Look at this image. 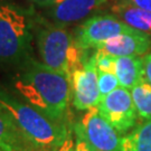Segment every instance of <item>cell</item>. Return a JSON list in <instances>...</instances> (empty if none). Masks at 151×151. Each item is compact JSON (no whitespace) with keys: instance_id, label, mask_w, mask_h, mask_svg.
<instances>
[{"instance_id":"cell-1","label":"cell","mask_w":151,"mask_h":151,"mask_svg":"<svg viewBox=\"0 0 151 151\" xmlns=\"http://www.w3.org/2000/svg\"><path fill=\"white\" fill-rule=\"evenodd\" d=\"M11 86L14 93L40 112L65 123L72 101L70 77L29 57L14 67Z\"/></svg>"},{"instance_id":"cell-2","label":"cell","mask_w":151,"mask_h":151,"mask_svg":"<svg viewBox=\"0 0 151 151\" xmlns=\"http://www.w3.org/2000/svg\"><path fill=\"white\" fill-rule=\"evenodd\" d=\"M0 108L40 151L54 150L72 134L66 123L50 119L22 97H17L16 94L4 88H0Z\"/></svg>"},{"instance_id":"cell-3","label":"cell","mask_w":151,"mask_h":151,"mask_svg":"<svg viewBox=\"0 0 151 151\" xmlns=\"http://www.w3.org/2000/svg\"><path fill=\"white\" fill-rule=\"evenodd\" d=\"M36 17L22 6L0 5V67L14 68L32 57Z\"/></svg>"},{"instance_id":"cell-4","label":"cell","mask_w":151,"mask_h":151,"mask_svg":"<svg viewBox=\"0 0 151 151\" xmlns=\"http://www.w3.org/2000/svg\"><path fill=\"white\" fill-rule=\"evenodd\" d=\"M35 42L40 60L48 67L67 76L82 63L86 50L77 47L74 36L64 26L46 17H36Z\"/></svg>"},{"instance_id":"cell-5","label":"cell","mask_w":151,"mask_h":151,"mask_svg":"<svg viewBox=\"0 0 151 151\" xmlns=\"http://www.w3.org/2000/svg\"><path fill=\"white\" fill-rule=\"evenodd\" d=\"M134 30L116 16L106 14L88 17L76 28L73 36L78 48L88 50L99 48L110 38Z\"/></svg>"},{"instance_id":"cell-6","label":"cell","mask_w":151,"mask_h":151,"mask_svg":"<svg viewBox=\"0 0 151 151\" xmlns=\"http://www.w3.org/2000/svg\"><path fill=\"white\" fill-rule=\"evenodd\" d=\"M74 133L94 151H121L122 137L100 114L97 106L85 112L74 125Z\"/></svg>"},{"instance_id":"cell-7","label":"cell","mask_w":151,"mask_h":151,"mask_svg":"<svg viewBox=\"0 0 151 151\" xmlns=\"http://www.w3.org/2000/svg\"><path fill=\"white\" fill-rule=\"evenodd\" d=\"M72 104L78 111H87L99 105L101 101L97 85V70L94 54L84 55L82 63L70 75Z\"/></svg>"},{"instance_id":"cell-8","label":"cell","mask_w":151,"mask_h":151,"mask_svg":"<svg viewBox=\"0 0 151 151\" xmlns=\"http://www.w3.org/2000/svg\"><path fill=\"white\" fill-rule=\"evenodd\" d=\"M100 114L120 134L128 133L135 127L138 114L131 91L119 86L101 99L97 105Z\"/></svg>"},{"instance_id":"cell-9","label":"cell","mask_w":151,"mask_h":151,"mask_svg":"<svg viewBox=\"0 0 151 151\" xmlns=\"http://www.w3.org/2000/svg\"><path fill=\"white\" fill-rule=\"evenodd\" d=\"M109 0H60L49 6L46 18L54 24L67 27L85 19L105 5Z\"/></svg>"},{"instance_id":"cell-10","label":"cell","mask_w":151,"mask_h":151,"mask_svg":"<svg viewBox=\"0 0 151 151\" xmlns=\"http://www.w3.org/2000/svg\"><path fill=\"white\" fill-rule=\"evenodd\" d=\"M96 49L115 57L143 56L151 49V35L139 30L125 32L110 38Z\"/></svg>"},{"instance_id":"cell-11","label":"cell","mask_w":151,"mask_h":151,"mask_svg":"<svg viewBox=\"0 0 151 151\" xmlns=\"http://www.w3.org/2000/svg\"><path fill=\"white\" fill-rule=\"evenodd\" d=\"M0 151H40L0 108Z\"/></svg>"},{"instance_id":"cell-12","label":"cell","mask_w":151,"mask_h":151,"mask_svg":"<svg viewBox=\"0 0 151 151\" xmlns=\"http://www.w3.org/2000/svg\"><path fill=\"white\" fill-rule=\"evenodd\" d=\"M114 74L119 80L120 86L132 90L142 81L143 76V62L141 56H120L115 57Z\"/></svg>"},{"instance_id":"cell-13","label":"cell","mask_w":151,"mask_h":151,"mask_svg":"<svg viewBox=\"0 0 151 151\" xmlns=\"http://www.w3.org/2000/svg\"><path fill=\"white\" fill-rule=\"evenodd\" d=\"M112 12L133 29L151 35V11L118 1L112 6Z\"/></svg>"},{"instance_id":"cell-14","label":"cell","mask_w":151,"mask_h":151,"mask_svg":"<svg viewBox=\"0 0 151 151\" xmlns=\"http://www.w3.org/2000/svg\"><path fill=\"white\" fill-rule=\"evenodd\" d=\"M121 151H151V120L143 121L122 137Z\"/></svg>"},{"instance_id":"cell-15","label":"cell","mask_w":151,"mask_h":151,"mask_svg":"<svg viewBox=\"0 0 151 151\" xmlns=\"http://www.w3.org/2000/svg\"><path fill=\"white\" fill-rule=\"evenodd\" d=\"M131 96L134 103L138 118L142 121L151 120V85L142 81L131 90Z\"/></svg>"},{"instance_id":"cell-16","label":"cell","mask_w":151,"mask_h":151,"mask_svg":"<svg viewBox=\"0 0 151 151\" xmlns=\"http://www.w3.org/2000/svg\"><path fill=\"white\" fill-rule=\"evenodd\" d=\"M97 85L100 91L101 99L105 95L113 92L115 88L120 86L119 80L114 73H105V72H97Z\"/></svg>"},{"instance_id":"cell-17","label":"cell","mask_w":151,"mask_h":151,"mask_svg":"<svg viewBox=\"0 0 151 151\" xmlns=\"http://www.w3.org/2000/svg\"><path fill=\"white\" fill-rule=\"evenodd\" d=\"M94 58L96 65L97 72H105V73H114V65H115V56L110 55L105 52L94 49Z\"/></svg>"},{"instance_id":"cell-18","label":"cell","mask_w":151,"mask_h":151,"mask_svg":"<svg viewBox=\"0 0 151 151\" xmlns=\"http://www.w3.org/2000/svg\"><path fill=\"white\" fill-rule=\"evenodd\" d=\"M142 62H143V76H145V81L148 82L151 85V53L143 55L142 56Z\"/></svg>"},{"instance_id":"cell-19","label":"cell","mask_w":151,"mask_h":151,"mask_svg":"<svg viewBox=\"0 0 151 151\" xmlns=\"http://www.w3.org/2000/svg\"><path fill=\"white\" fill-rule=\"evenodd\" d=\"M119 1L151 11V0H119Z\"/></svg>"},{"instance_id":"cell-20","label":"cell","mask_w":151,"mask_h":151,"mask_svg":"<svg viewBox=\"0 0 151 151\" xmlns=\"http://www.w3.org/2000/svg\"><path fill=\"white\" fill-rule=\"evenodd\" d=\"M74 151H94L91 147L87 145L85 141L78 135H75V147H74Z\"/></svg>"},{"instance_id":"cell-21","label":"cell","mask_w":151,"mask_h":151,"mask_svg":"<svg viewBox=\"0 0 151 151\" xmlns=\"http://www.w3.org/2000/svg\"><path fill=\"white\" fill-rule=\"evenodd\" d=\"M74 147H75V142L73 141V138L70 134L62 146H60L58 148H56L52 151H74Z\"/></svg>"},{"instance_id":"cell-22","label":"cell","mask_w":151,"mask_h":151,"mask_svg":"<svg viewBox=\"0 0 151 151\" xmlns=\"http://www.w3.org/2000/svg\"><path fill=\"white\" fill-rule=\"evenodd\" d=\"M35 2H37L38 5L44 6V7H49V6L54 5L56 2H58L60 0H34Z\"/></svg>"}]
</instances>
